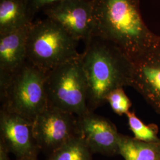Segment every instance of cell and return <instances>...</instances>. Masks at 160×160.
I'll return each mask as SVG.
<instances>
[{"mask_svg":"<svg viewBox=\"0 0 160 160\" xmlns=\"http://www.w3.org/2000/svg\"><path fill=\"white\" fill-rule=\"evenodd\" d=\"M92 1V36L114 43L132 61L142 54L158 38L143 21L139 7L140 0Z\"/></svg>","mask_w":160,"mask_h":160,"instance_id":"cell-1","label":"cell"},{"mask_svg":"<svg viewBox=\"0 0 160 160\" xmlns=\"http://www.w3.org/2000/svg\"><path fill=\"white\" fill-rule=\"evenodd\" d=\"M81 61L87 84V106L89 111L106 103L110 92L132 86L133 63L114 43L92 36L85 43Z\"/></svg>","mask_w":160,"mask_h":160,"instance_id":"cell-2","label":"cell"},{"mask_svg":"<svg viewBox=\"0 0 160 160\" xmlns=\"http://www.w3.org/2000/svg\"><path fill=\"white\" fill-rule=\"evenodd\" d=\"M47 73L28 61L9 78L0 81L1 110L33 122L48 106Z\"/></svg>","mask_w":160,"mask_h":160,"instance_id":"cell-3","label":"cell"},{"mask_svg":"<svg viewBox=\"0 0 160 160\" xmlns=\"http://www.w3.org/2000/svg\"><path fill=\"white\" fill-rule=\"evenodd\" d=\"M78 41L60 25L46 18L33 22L27 42L29 62L48 72L58 66L80 57Z\"/></svg>","mask_w":160,"mask_h":160,"instance_id":"cell-4","label":"cell"},{"mask_svg":"<svg viewBox=\"0 0 160 160\" xmlns=\"http://www.w3.org/2000/svg\"><path fill=\"white\" fill-rule=\"evenodd\" d=\"M48 106L80 116L89 112L87 84L81 61L77 58L47 72Z\"/></svg>","mask_w":160,"mask_h":160,"instance_id":"cell-5","label":"cell"},{"mask_svg":"<svg viewBox=\"0 0 160 160\" xmlns=\"http://www.w3.org/2000/svg\"><path fill=\"white\" fill-rule=\"evenodd\" d=\"M33 131L39 148L47 149L51 154L78 136L77 116L48 106L33 122Z\"/></svg>","mask_w":160,"mask_h":160,"instance_id":"cell-6","label":"cell"},{"mask_svg":"<svg viewBox=\"0 0 160 160\" xmlns=\"http://www.w3.org/2000/svg\"><path fill=\"white\" fill-rule=\"evenodd\" d=\"M47 18L60 25L74 39L86 43L93 30L92 0H62L43 9Z\"/></svg>","mask_w":160,"mask_h":160,"instance_id":"cell-7","label":"cell"},{"mask_svg":"<svg viewBox=\"0 0 160 160\" xmlns=\"http://www.w3.org/2000/svg\"><path fill=\"white\" fill-rule=\"evenodd\" d=\"M0 135L1 142L17 160H36L39 148L34 138L33 122L1 110Z\"/></svg>","mask_w":160,"mask_h":160,"instance_id":"cell-8","label":"cell"},{"mask_svg":"<svg viewBox=\"0 0 160 160\" xmlns=\"http://www.w3.org/2000/svg\"><path fill=\"white\" fill-rule=\"evenodd\" d=\"M132 87L160 114V37L135 60Z\"/></svg>","mask_w":160,"mask_h":160,"instance_id":"cell-9","label":"cell"},{"mask_svg":"<svg viewBox=\"0 0 160 160\" xmlns=\"http://www.w3.org/2000/svg\"><path fill=\"white\" fill-rule=\"evenodd\" d=\"M77 121L78 136L84 140L92 153L119 154L120 133L111 121L90 111L77 116Z\"/></svg>","mask_w":160,"mask_h":160,"instance_id":"cell-10","label":"cell"},{"mask_svg":"<svg viewBox=\"0 0 160 160\" xmlns=\"http://www.w3.org/2000/svg\"><path fill=\"white\" fill-rule=\"evenodd\" d=\"M32 24L0 34V81L9 78L28 61L27 42Z\"/></svg>","mask_w":160,"mask_h":160,"instance_id":"cell-11","label":"cell"},{"mask_svg":"<svg viewBox=\"0 0 160 160\" xmlns=\"http://www.w3.org/2000/svg\"><path fill=\"white\" fill-rule=\"evenodd\" d=\"M26 0H0V34L33 23Z\"/></svg>","mask_w":160,"mask_h":160,"instance_id":"cell-12","label":"cell"},{"mask_svg":"<svg viewBox=\"0 0 160 160\" xmlns=\"http://www.w3.org/2000/svg\"><path fill=\"white\" fill-rule=\"evenodd\" d=\"M119 147L125 160H160V142H145L120 133Z\"/></svg>","mask_w":160,"mask_h":160,"instance_id":"cell-13","label":"cell"},{"mask_svg":"<svg viewBox=\"0 0 160 160\" xmlns=\"http://www.w3.org/2000/svg\"><path fill=\"white\" fill-rule=\"evenodd\" d=\"M48 160H92V152L84 140L77 136L55 150Z\"/></svg>","mask_w":160,"mask_h":160,"instance_id":"cell-14","label":"cell"},{"mask_svg":"<svg viewBox=\"0 0 160 160\" xmlns=\"http://www.w3.org/2000/svg\"><path fill=\"white\" fill-rule=\"evenodd\" d=\"M128 125L133 133L134 138L138 141L149 143H160L158 137V127L155 124L146 125L139 119L134 112H129L126 114Z\"/></svg>","mask_w":160,"mask_h":160,"instance_id":"cell-15","label":"cell"},{"mask_svg":"<svg viewBox=\"0 0 160 160\" xmlns=\"http://www.w3.org/2000/svg\"><path fill=\"white\" fill-rule=\"evenodd\" d=\"M113 111L119 116L126 114L130 112L132 103L124 92L123 88H119L110 92L106 98Z\"/></svg>","mask_w":160,"mask_h":160,"instance_id":"cell-16","label":"cell"},{"mask_svg":"<svg viewBox=\"0 0 160 160\" xmlns=\"http://www.w3.org/2000/svg\"><path fill=\"white\" fill-rule=\"evenodd\" d=\"M61 1L62 0H26L29 10L33 17L35 14L40 10H43L48 6H51Z\"/></svg>","mask_w":160,"mask_h":160,"instance_id":"cell-17","label":"cell"}]
</instances>
